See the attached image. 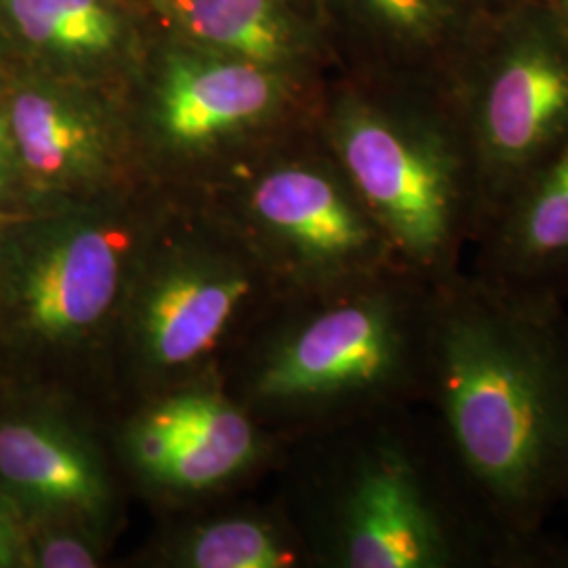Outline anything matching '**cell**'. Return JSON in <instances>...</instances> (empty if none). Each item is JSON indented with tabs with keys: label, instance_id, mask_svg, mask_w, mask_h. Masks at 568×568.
Listing matches in <instances>:
<instances>
[{
	"label": "cell",
	"instance_id": "cell-1",
	"mask_svg": "<svg viewBox=\"0 0 568 568\" xmlns=\"http://www.w3.org/2000/svg\"><path fill=\"white\" fill-rule=\"evenodd\" d=\"M426 405L495 518L544 532L568 497L567 302L466 270L438 284Z\"/></svg>",
	"mask_w": 568,
	"mask_h": 568
},
{
	"label": "cell",
	"instance_id": "cell-2",
	"mask_svg": "<svg viewBox=\"0 0 568 568\" xmlns=\"http://www.w3.org/2000/svg\"><path fill=\"white\" fill-rule=\"evenodd\" d=\"M323 485L321 549L347 568H549L548 530L516 537L469 483L432 415L377 419Z\"/></svg>",
	"mask_w": 568,
	"mask_h": 568
},
{
	"label": "cell",
	"instance_id": "cell-3",
	"mask_svg": "<svg viewBox=\"0 0 568 568\" xmlns=\"http://www.w3.org/2000/svg\"><path fill=\"white\" fill-rule=\"evenodd\" d=\"M316 126L398 264L432 284L464 270L478 185L455 100L344 72Z\"/></svg>",
	"mask_w": 568,
	"mask_h": 568
},
{
	"label": "cell",
	"instance_id": "cell-4",
	"mask_svg": "<svg viewBox=\"0 0 568 568\" xmlns=\"http://www.w3.org/2000/svg\"><path fill=\"white\" fill-rule=\"evenodd\" d=\"M455 103L478 185L476 243L568 148V34L544 2L490 18Z\"/></svg>",
	"mask_w": 568,
	"mask_h": 568
},
{
	"label": "cell",
	"instance_id": "cell-5",
	"mask_svg": "<svg viewBox=\"0 0 568 568\" xmlns=\"http://www.w3.org/2000/svg\"><path fill=\"white\" fill-rule=\"evenodd\" d=\"M159 34L148 42L135 74L145 84L148 129L166 152H209L262 124L316 116L325 82L297 79Z\"/></svg>",
	"mask_w": 568,
	"mask_h": 568
},
{
	"label": "cell",
	"instance_id": "cell-6",
	"mask_svg": "<svg viewBox=\"0 0 568 568\" xmlns=\"http://www.w3.org/2000/svg\"><path fill=\"white\" fill-rule=\"evenodd\" d=\"M251 209L314 295L400 265L318 126L316 142L253 185Z\"/></svg>",
	"mask_w": 568,
	"mask_h": 568
},
{
	"label": "cell",
	"instance_id": "cell-7",
	"mask_svg": "<svg viewBox=\"0 0 568 568\" xmlns=\"http://www.w3.org/2000/svg\"><path fill=\"white\" fill-rule=\"evenodd\" d=\"M342 72L455 100L495 16L483 0H323Z\"/></svg>",
	"mask_w": 568,
	"mask_h": 568
},
{
	"label": "cell",
	"instance_id": "cell-8",
	"mask_svg": "<svg viewBox=\"0 0 568 568\" xmlns=\"http://www.w3.org/2000/svg\"><path fill=\"white\" fill-rule=\"evenodd\" d=\"M129 234L93 215L44 225L7 274V293L21 325L51 342L91 333L114 307Z\"/></svg>",
	"mask_w": 568,
	"mask_h": 568
},
{
	"label": "cell",
	"instance_id": "cell-9",
	"mask_svg": "<svg viewBox=\"0 0 568 568\" xmlns=\"http://www.w3.org/2000/svg\"><path fill=\"white\" fill-rule=\"evenodd\" d=\"M103 84L58 77L28 82L7 108L21 173L42 190L84 192L110 182L122 129Z\"/></svg>",
	"mask_w": 568,
	"mask_h": 568
},
{
	"label": "cell",
	"instance_id": "cell-10",
	"mask_svg": "<svg viewBox=\"0 0 568 568\" xmlns=\"http://www.w3.org/2000/svg\"><path fill=\"white\" fill-rule=\"evenodd\" d=\"M159 32L305 81L339 68L316 0H142Z\"/></svg>",
	"mask_w": 568,
	"mask_h": 568
},
{
	"label": "cell",
	"instance_id": "cell-11",
	"mask_svg": "<svg viewBox=\"0 0 568 568\" xmlns=\"http://www.w3.org/2000/svg\"><path fill=\"white\" fill-rule=\"evenodd\" d=\"M0 13L23 47L74 81L135 74L150 42L142 0H0Z\"/></svg>",
	"mask_w": 568,
	"mask_h": 568
},
{
	"label": "cell",
	"instance_id": "cell-12",
	"mask_svg": "<svg viewBox=\"0 0 568 568\" xmlns=\"http://www.w3.org/2000/svg\"><path fill=\"white\" fill-rule=\"evenodd\" d=\"M508 293L568 300V148L474 243V267Z\"/></svg>",
	"mask_w": 568,
	"mask_h": 568
},
{
	"label": "cell",
	"instance_id": "cell-13",
	"mask_svg": "<svg viewBox=\"0 0 568 568\" xmlns=\"http://www.w3.org/2000/svg\"><path fill=\"white\" fill-rule=\"evenodd\" d=\"M248 283L215 265H183L152 286L143 305V342L164 366L194 363L224 333Z\"/></svg>",
	"mask_w": 568,
	"mask_h": 568
},
{
	"label": "cell",
	"instance_id": "cell-14",
	"mask_svg": "<svg viewBox=\"0 0 568 568\" xmlns=\"http://www.w3.org/2000/svg\"><path fill=\"white\" fill-rule=\"evenodd\" d=\"M0 476L21 497L47 508L95 514L105 501L102 471L91 455L44 424L0 426Z\"/></svg>",
	"mask_w": 568,
	"mask_h": 568
},
{
	"label": "cell",
	"instance_id": "cell-15",
	"mask_svg": "<svg viewBox=\"0 0 568 568\" xmlns=\"http://www.w3.org/2000/svg\"><path fill=\"white\" fill-rule=\"evenodd\" d=\"M185 560L196 568H283L297 554L267 527L253 520H222L199 530L185 548Z\"/></svg>",
	"mask_w": 568,
	"mask_h": 568
},
{
	"label": "cell",
	"instance_id": "cell-16",
	"mask_svg": "<svg viewBox=\"0 0 568 568\" xmlns=\"http://www.w3.org/2000/svg\"><path fill=\"white\" fill-rule=\"evenodd\" d=\"M148 422L164 427L180 438H201L217 447L253 457L255 436L243 413L213 396H182L154 408Z\"/></svg>",
	"mask_w": 568,
	"mask_h": 568
},
{
	"label": "cell",
	"instance_id": "cell-17",
	"mask_svg": "<svg viewBox=\"0 0 568 568\" xmlns=\"http://www.w3.org/2000/svg\"><path fill=\"white\" fill-rule=\"evenodd\" d=\"M244 464L246 459L239 453H232L201 438H182L175 455L156 474V480L171 487L199 490L230 478Z\"/></svg>",
	"mask_w": 568,
	"mask_h": 568
},
{
	"label": "cell",
	"instance_id": "cell-18",
	"mask_svg": "<svg viewBox=\"0 0 568 568\" xmlns=\"http://www.w3.org/2000/svg\"><path fill=\"white\" fill-rule=\"evenodd\" d=\"M37 565L42 568H91L98 567V556L79 537L53 535L39 544Z\"/></svg>",
	"mask_w": 568,
	"mask_h": 568
},
{
	"label": "cell",
	"instance_id": "cell-19",
	"mask_svg": "<svg viewBox=\"0 0 568 568\" xmlns=\"http://www.w3.org/2000/svg\"><path fill=\"white\" fill-rule=\"evenodd\" d=\"M20 173V156L13 140L9 112L0 108V194L16 183Z\"/></svg>",
	"mask_w": 568,
	"mask_h": 568
},
{
	"label": "cell",
	"instance_id": "cell-20",
	"mask_svg": "<svg viewBox=\"0 0 568 568\" xmlns=\"http://www.w3.org/2000/svg\"><path fill=\"white\" fill-rule=\"evenodd\" d=\"M16 551H18L16 528L9 520L7 509L0 504V567H11L16 560Z\"/></svg>",
	"mask_w": 568,
	"mask_h": 568
},
{
	"label": "cell",
	"instance_id": "cell-21",
	"mask_svg": "<svg viewBox=\"0 0 568 568\" xmlns=\"http://www.w3.org/2000/svg\"><path fill=\"white\" fill-rule=\"evenodd\" d=\"M541 2L548 7L549 13L568 34V0H541Z\"/></svg>",
	"mask_w": 568,
	"mask_h": 568
},
{
	"label": "cell",
	"instance_id": "cell-22",
	"mask_svg": "<svg viewBox=\"0 0 568 568\" xmlns=\"http://www.w3.org/2000/svg\"><path fill=\"white\" fill-rule=\"evenodd\" d=\"M483 2L487 4V9L490 13H499V11L509 9V7H514V4H523V2H541V0H483Z\"/></svg>",
	"mask_w": 568,
	"mask_h": 568
},
{
	"label": "cell",
	"instance_id": "cell-23",
	"mask_svg": "<svg viewBox=\"0 0 568 568\" xmlns=\"http://www.w3.org/2000/svg\"><path fill=\"white\" fill-rule=\"evenodd\" d=\"M316 2H318V4H321V7H323V0H316ZM323 13H325V11H323Z\"/></svg>",
	"mask_w": 568,
	"mask_h": 568
},
{
	"label": "cell",
	"instance_id": "cell-24",
	"mask_svg": "<svg viewBox=\"0 0 568 568\" xmlns=\"http://www.w3.org/2000/svg\"><path fill=\"white\" fill-rule=\"evenodd\" d=\"M565 508H568V497H567V504H565Z\"/></svg>",
	"mask_w": 568,
	"mask_h": 568
}]
</instances>
